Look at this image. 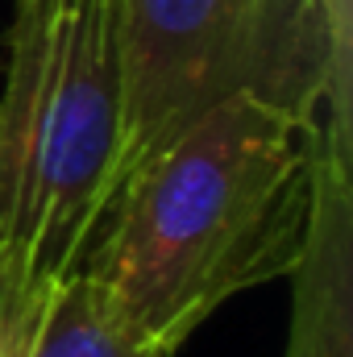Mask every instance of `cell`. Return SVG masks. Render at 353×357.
I'll use <instances>...</instances> for the list:
<instances>
[{"instance_id": "obj_1", "label": "cell", "mask_w": 353, "mask_h": 357, "mask_svg": "<svg viewBox=\"0 0 353 357\" xmlns=\"http://www.w3.org/2000/svg\"><path fill=\"white\" fill-rule=\"evenodd\" d=\"M316 162V116L233 91L117 191L80 278L133 345L175 357L220 303L295 270Z\"/></svg>"}, {"instance_id": "obj_2", "label": "cell", "mask_w": 353, "mask_h": 357, "mask_svg": "<svg viewBox=\"0 0 353 357\" xmlns=\"http://www.w3.org/2000/svg\"><path fill=\"white\" fill-rule=\"evenodd\" d=\"M0 91V354L80 278L121 150V0H13Z\"/></svg>"}, {"instance_id": "obj_3", "label": "cell", "mask_w": 353, "mask_h": 357, "mask_svg": "<svg viewBox=\"0 0 353 357\" xmlns=\"http://www.w3.org/2000/svg\"><path fill=\"white\" fill-rule=\"evenodd\" d=\"M233 91L278 100L324 125L333 75L316 0H121L112 199L204 108Z\"/></svg>"}, {"instance_id": "obj_4", "label": "cell", "mask_w": 353, "mask_h": 357, "mask_svg": "<svg viewBox=\"0 0 353 357\" xmlns=\"http://www.w3.org/2000/svg\"><path fill=\"white\" fill-rule=\"evenodd\" d=\"M295 282L291 337L283 357H353V162L320 142L312 220Z\"/></svg>"}, {"instance_id": "obj_5", "label": "cell", "mask_w": 353, "mask_h": 357, "mask_svg": "<svg viewBox=\"0 0 353 357\" xmlns=\"http://www.w3.org/2000/svg\"><path fill=\"white\" fill-rule=\"evenodd\" d=\"M29 357H167L150 354L142 345H133L100 307L96 291L84 278H75L67 287V295L59 299V307L50 312L38 345Z\"/></svg>"}, {"instance_id": "obj_6", "label": "cell", "mask_w": 353, "mask_h": 357, "mask_svg": "<svg viewBox=\"0 0 353 357\" xmlns=\"http://www.w3.org/2000/svg\"><path fill=\"white\" fill-rule=\"evenodd\" d=\"M316 8L333 75V104L320 125V142L329 154L353 162V0H316Z\"/></svg>"}, {"instance_id": "obj_7", "label": "cell", "mask_w": 353, "mask_h": 357, "mask_svg": "<svg viewBox=\"0 0 353 357\" xmlns=\"http://www.w3.org/2000/svg\"><path fill=\"white\" fill-rule=\"evenodd\" d=\"M0 357H4V354H0Z\"/></svg>"}]
</instances>
